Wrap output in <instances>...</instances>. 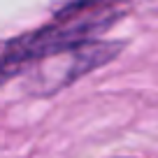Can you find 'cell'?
I'll use <instances>...</instances> for the list:
<instances>
[{"label":"cell","instance_id":"6da1fadb","mask_svg":"<svg viewBox=\"0 0 158 158\" xmlns=\"http://www.w3.org/2000/svg\"><path fill=\"white\" fill-rule=\"evenodd\" d=\"M135 10H158V0H77L42 28L0 44V84L21 74L30 65L93 42L98 33Z\"/></svg>","mask_w":158,"mask_h":158}]
</instances>
